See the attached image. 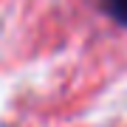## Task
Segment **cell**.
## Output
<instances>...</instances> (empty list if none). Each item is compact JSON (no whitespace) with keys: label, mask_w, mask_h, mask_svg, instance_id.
<instances>
[{"label":"cell","mask_w":127,"mask_h":127,"mask_svg":"<svg viewBox=\"0 0 127 127\" xmlns=\"http://www.w3.org/2000/svg\"><path fill=\"white\" fill-rule=\"evenodd\" d=\"M102 6L119 26L127 28V0H102Z\"/></svg>","instance_id":"6da1fadb"}]
</instances>
